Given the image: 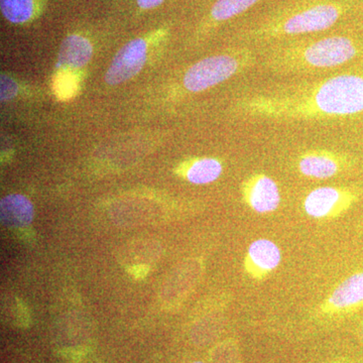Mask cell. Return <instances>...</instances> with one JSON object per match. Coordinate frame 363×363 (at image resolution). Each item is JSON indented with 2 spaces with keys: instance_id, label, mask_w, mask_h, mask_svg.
<instances>
[{
  "instance_id": "obj_1",
  "label": "cell",
  "mask_w": 363,
  "mask_h": 363,
  "mask_svg": "<svg viewBox=\"0 0 363 363\" xmlns=\"http://www.w3.org/2000/svg\"><path fill=\"white\" fill-rule=\"evenodd\" d=\"M344 11L345 6L338 2H310L274 16L259 28V33L279 37L322 32L335 25Z\"/></svg>"
},
{
  "instance_id": "obj_2",
  "label": "cell",
  "mask_w": 363,
  "mask_h": 363,
  "mask_svg": "<svg viewBox=\"0 0 363 363\" xmlns=\"http://www.w3.org/2000/svg\"><path fill=\"white\" fill-rule=\"evenodd\" d=\"M240 62L230 55L208 57L191 67L184 76V86L190 92H201L233 77Z\"/></svg>"
},
{
  "instance_id": "obj_3",
  "label": "cell",
  "mask_w": 363,
  "mask_h": 363,
  "mask_svg": "<svg viewBox=\"0 0 363 363\" xmlns=\"http://www.w3.org/2000/svg\"><path fill=\"white\" fill-rule=\"evenodd\" d=\"M357 54L350 38L334 35L306 45L298 52L300 61L313 68H333L347 63Z\"/></svg>"
},
{
  "instance_id": "obj_4",
  "label": "cell",
  "mask_w": 363,
  "mask_h": 363,
  "mask_svg": "<svg viewBox=\"0 0 363 363\" xmlns=\"http://www.w3.org/2000/svg\"><path fill=\"white\" fill-rule=\"evenodd\" d=\"M357 200V193L350 189L320 187L305 198L304 210L313 218H332L347 211Z\"/></svg>"
},
{
  "instance_id": "obj_5",
  "label": "cell",
  "mask_w": 363,
  "mask_h": 363,
  "mask_svg": "<svg viewBox=\"0 0 363 363\" xmlns=\"http://www.w3.org/2000/svg\"><path fill=\"white\" fill-rule=\"evenodd\" d=\"M147 52V44L143 39L133 40L123 45L105 76L107 84H121L136 75L145 65Z\"/></svg>"
},
{
  "instance_id": "obj_6",
  "label": "cell",
  "mask_w": 363,
  "mask_h": 363,
  "mask_svg": "<svg viewBox=\"0 0 363 363\" xmlns=\"http://www.w3.org/2000/svg\"><path fill=\"white\" fill-rule=\"evenodd\" d=\"M243 198L247 205L257 213H272L281 204L278 184L271 177L255 174L243 184Z\"/></svg>"
},
{
  "instance_id": "obj_7",
  "label": "cell",
  "mask_w": 363,
  "mask_h": 363,
  "mask_svg": "<svg viewBox=\"0 0 363 363\" xmlns=\"http://www.w3.org/2000/svg\"><path fill=\"white\" fill-rule=\"evenodd\" d=\"M281 262V252L272 240L259 238L250 243L245 257V271L255 279H264Z\"/></svg>"
},
{
  "instance_id": "obj_8",
  "label": "cell",
  "mask_w": 363,
  "mask_h": 363,
  "mask_svg": "<svg viewBox=\"0 0 363 363\" xmlns=\"http://www.w3.org/2000/svg\"><path fill=\"white\" fill-rule=\"evenodd\" d=\"M331 312H346L363 306V272L351 274L333 291L327 302Z\"/></svg>"
},
{
  "instance_id": "obj_9",
  "label": "cell",
  "mask_w": 363,
  "mask_h": 363,
  "mask_svg": "<svg viewBox=\"0 0 363 363\" xmlns=\"http://www.w3.org/2000/svg\"><path fill=\"white\" fill-rule=\"evenodd\" d=\"M33 218V207L25 196H6L0 202V220L4 226L21 228L30 225Z\"/></svg>"
},
{
  "instance_id": "obj_10",
  "label": "cell",
  "mask_w": 363,
  "mask_h": 363,
  "mask_svg": "<svg viewBox=\"0 0 363 363\" xmlns=\"http://www.w3.org/2000/svg\"><path fill=\"white\" fill-rule=\"evenodd\" d=\"M298 169L306 177L324 180L337 175L341 161L331 152H312L301 157Z\"/></svg>"
},
{
  "instance_id": "obj_11",
  "label": "cell",
  "mask_w": 363,
  "mask_h": 363,
  "mask_svg": "<svg viewBox=\"0 0 363 363\" xmlns=\"http://www.w3.org/2000/svg\"><path fill=\"white\" fill-rule=\"evenodd\" d=\"M92 54V45L86 38L80 35H68L62 43L57 67L82 68L90 61Z\"/></svg>"
},
{
  "instance_id": "obj_12",
  "label": "cell",
  "mask_w": 363,
  "mask_h": 363,
  "mask_svg": "<svg viewBox=\"0 0 363 363\" xmlns=\"http://www.w3.org/2000/svg\"><path fill=\"white\" fill-rule=\"evenodd\" d=\"M222 173V164L217 160L211 157L197 160L191 164L188 169V181L195 185H205L212 183L220 177Z\"/></svg>"
},
{
  "instance_id": "obj_13",
  "label": "cell",
  "mask_w": 363,
  "mask_h": 363,
  "mask_svg": "<svg viewBox=\"0 0 363 363\" xmlns=\"http://www.w3.org/2000/svg\"><path fill=\"white\" fill-rule=\"evenodd\" d=\"M0 9L9 23H28L37 11V0H0Z\"/></svg>"
},
{
  "instance_id": "obj_14",
  "label": "cell",
  "mask_w": 363,
  "mask_h": 363,
  "mask_svg": "<svg viewBox=\"0 0 363 363\" xmlns=\"http://www.w3.org/2000/svg\"><path fill=\"white\" fill-rule=\"evenodd\" d=\"M260 0H216L210 11V18L214 23H224L245 13Z\"/></svg>"
},
{
  "instance_id": "obj_15",
  "label": "cell",
  "mask_w": 363,
  "mask_h": 363,
  "mask_svg": "<svg viewBox=\"0 0 363 363\" xmlns=\"http://www.w3.org/2000/svg\"><path fill=\"white\" fill-rule=\"evenodd\" d=\"M212 363H240V352L235 344L228 341L218 344L212 350Z\"/></svg>"
},
{
  "instance_id": "obj_16",
  "label": "cell",
  "mask_w": 363,
  "mask_h": 363,
  "mask_svg": "<svg viewBox=\"0 0 363 363\" xmlns=\"http://www.w3.org/2000/svg\"><path fill=\"white\" fill-rule=\"evenodd\" d=\"M1 100L6 101V100L13 99L18 93V85L16 82L7 76H1Z\"/></svg>"
},
{
  "instance_id": "obj_17",
  "label": "cell",
  "mask_w": 363,
  "mask_h": 363,
  "mask_svg": "<svg viewBox=\"0 0 363 363\" xmlns=\"http://www.w3.org/2000/svg\"><path fill=\"white\" fill-rule=\"evenodd\" d=\"M164 1V0H136L138 7L145 9V11L156 9V7L161 6Z\"/></svg>"
},
{
  "instance_id": "obj_18",
  "label": "cell",
  "mask_w": 363,
  "mask_h": 363,
  "mask_svg": "<svg viewBox=\"0 0 363 363\" xmlns=\"http://www.w3.org/2000/svg\"><path fill=\"white\" fill-rule=\"evenodd\" d=\"M358 334H359L360 340L363 343V324L360 326L359 331H358Z\"/></svg>"
},
{
  "instance_id": "obj_19",
  "label": "cell",
  "mask_w": 363,
  "mask_h": 363,
  "mask_svg": "<svg viewBox=\"0 0 363 363\" xmlns=\"http://www.w3.org/2000/svg\"><path fill=\"white\" fill-rule=\"evenodd\" d=\"M332 363H347V362H332Z\"/></svg>"
},
{
  "instance_id": "obj_20",
  "label": "cell",
  "mask_w": 363,
  "mask_h": 363,
  "mask_svg": "<svg viewBox=\"0 0 363 363\" xmlns=\"http://www.w3.org/2000/svg\"><path fill=\"white\" fill-rule=\"evenodd\" d=\"M192 363H204V362H192Z\"/></svg>"
}]
</instances>
